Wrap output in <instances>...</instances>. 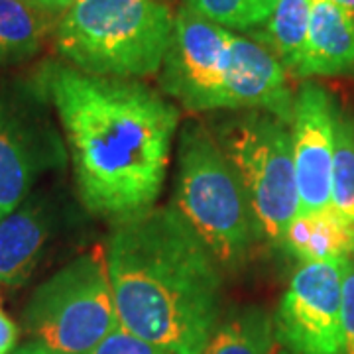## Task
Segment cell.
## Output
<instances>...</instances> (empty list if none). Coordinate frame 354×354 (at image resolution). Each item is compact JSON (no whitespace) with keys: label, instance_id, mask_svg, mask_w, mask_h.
Listing matches in <instances>:
<instances>
[{"label":"cell","instance_id":"5b68a950","mask_svg":"<svg viewBox=\"0 0 354 354\" xmlns=\"http://www.w3.org/2000/svg\"><path fill=\"white\" fill-rule=\"evenodd\" d=\"M118 325L102 246L77 256L32 293L24 327L57 354H91Z\"/></svg>","mask_w":354,"mask_h":354},{"label":"cell","instance_id":"ffe728a7","mask_svg":"<svg viewBox=\"0 0 354 354\" xmlns=\"http://www.w3.org/2000/svg\"><path fill=\"white\" fill-rule=\"evenodd\" d=\"M91 354H171L165 348H160L152 342L144 341L132 335L120 323L114 327L111 335H106L102 342Z\"/></svg>","mask_w":354,"mask_h":354},{"label":"cell","instance_id":"4316f807","mask_svg":"<svg viewBox=\"0 0 354 354\" xmlns=\"http://www.w3.org/2000/svg\"><path fill=\"white\" fill-rule=\"evenodd\" d=\"M165 2H167V0H165Z\"/></svg>","mask_w":354,"mask_h":354},{"label":"cell","instance_id":"9a60e30c","mask_svg":"<svg viewBox=\"0 0 354 354\" xmlns=\"http://www.w3.org/2000/svg\"><path fill=\"white\" fill-rule=\"evenodd\" d=\"M57 22L59 16L38 10L26 0H0V69L38 55Z\"/></svg>","mask_w":354,"mask_h":354},{"label":"cell","instance_id":"d6986e66","mask_svg":"<svg viewBox=\"0 0 354 354\" xmlns=\"http://www.w3.org/2000/svg\"><path fill=\"white\" fill-rule=\"evenodd\" d=\"M195 12L207 20L232 30H252V0H185Z\"/></svg>","mask_w":354,"mask_h":354},{"label":"cell","instance_id":"8992f818","mask_svg":"<svg viewBox=\"0 0 354 354\" xmlns=\"http://www.w3.org/2000/svg\"><path fill=\"white\" fill-rule=\"evenodd\" d=\"M211 132L241 177L262 239L279 244L299 213L290 124L266 111H244Z\"/></svg>","mask_w":354,"mask_h":354},{"label":"cell","instance_id":"5bb4252c","mask_svg":"<svg viewBox=\"0 0 354 354\" xmlns=\"http://www.w3.org/2000/svg\"><path fill=\"white\" fill-rule=\"evenodd\" d=\"M279 246L304 264L351 258L354 256V225L330 207L319 213H297Z\"/></svg>","mask_w":354,"mask_h":354},{"label":"cell","instance_id":"7a4b0ae2","mask_svg":"<svg viewBox=\"0 0 354 354\" xmlns=\"http://www.w3.org/2000/svg\"><path fill=\"white\" fill-rule=\"evenodd\" d=\"M118 323L171 354H203L221 321L223 268L174 205L116 221L104 246Z\"/></svg>","mask_w":354,"mask_h":354},{"label":"cell","instance_id":"3957f363","mask_svg":"<svg viewBox=\"0 0 354 354\" xmlns=\"http://www.w3.org/2000/svg\"><path fill=\"white\" fill-rule=\"evenodd\" d=\"M174 24L165 0H77L51 39L65 64L83 73L136 79L160 73Z\"/></svg>","mask_w":354,"mask_h":354},{"label":"cell","instance_id":"ac0fdd59","mask_svg":"<svg viewBox=\"0 0 354 354\" xmlns=\"http://www.w3.org/2000/svg\"><path fill=\"white\" fill-rule=\"evenodd\" d=\"M330 209L354 225V118L342 113L335 116Z\"/></svg>","mask_w":354,"mask_h":354},{"label":"cell","instance_id":"4fadbf2b","mask_svg":"<svg viewBox=\"0 0 354 354\" xmlns=\"http://www.w3.org/2000/svg\"><path fill=\"white\" fill-rule=\"evenodd\" d=\"M295 77L354 75V16L330 0H315Z\"/></svg>","mask_w":354,"mask_h":354},{"label":"cell","instance_id":"603a6c76","mask_svg":"<svg viewBox=\"0 0 354 354\" xmlns=\"http://www.w3.org/2000/svg\"><path fill=\"white\" fill-rule=\"evenodd\" d=\"M28 4L36 6L38 10L53 14V16H62L65 10H69L77 0H26Z\"/></svg>","mask_w":354,"mask_h":354},{"label":"cell","instance_id":"d4e9b609","mask_svg":"<svg viewBox=\"0 0 354 354\" xmlns=\"http://www.w3.org/2000/svg\"><path fill=\"white\" fill-rule=\"evenodd\" d=\"M14 354H57V353H53V351H50L48 346H44V344H39V342L32 341V342H28V344H24L22 348H18Z\"/></svg>","mask_w":354,"mask_h":354},{"label":"cell","instance_id":"8fae6325","mask_svg":"<svg viewBox=\"0 0 354 354\" xmlns=\"http://www.w3.org/2000/svg\"><path fill=\"white\" fill-rule=\"evenodd\" d=\"M65 201L50 191H32L0 221V286L18 288L36 272L44 254L69 218Z\"/></svg>","mask_w":354,"mask_h":354},{"label":"cell","instance_id":"e0dca14e","mask_svg":"<svg viewBox=\"0 0 354 354\" xmlns=\"http://www.w3.org/2000/svg\"><path fill=\"white\" fill-rule=\"evenodd\" d=\"M274 319L262 307H236L223 321L205 346L203 354H274Z\"/></svg>","mask_w":354,"mask_h":354},{"label":"cell","instance_id":"52a82bcc","mask_svg":"<svg viewBox=\"0 0 354 354\" xmlns=\"http://www.w3.org/2000/svg\"><path fill=\"white\" fill-rule=\"evenodd\" d=\"M38 85L0 87V221L16 211L48 171L64 169L65 144Z\"/></svg>","mask_w":354,"mask_h":354},{"label":"cell","instance_id":"30bf717a","mask_svg":"<svg viewBox=\"0 0 354 354\" xmlns=\"http://www.w3.org/2000/svg\"><path fill=\"white\" fill-rule=\"evenodd\" d=\"M335 116L333 99L321 85L307 81L299 87L290 124L299 213H319L330 207Z\"/></svg>","mask_w":354,"mask_h":354},{"label":"cell","instance_id":"6da1fadb","mask_svg":"<svg viewBox=\"0 0 354 354\" xmlns=\"http://www.w3.org/2000/svg\"><path fill=\"white\" fill-rule=\"evenodd\" d=\"M32 81L59 118L75 191L113 223L153 207L165 183L179 111L138 79L83 73L46 62Z\"/></svg>","mask_w":354,"mask_h":354},{"label":"cell","instance_id":"277c9868","mask_svg":"<svg viewBox=\"0 0 354 354\" xmlns=\"http://www.w3.org/2000/svg\"><path fill=\"white\" fill-rule=\"evenodd\" d=\"M174 207L228 272L241 268L262 239L241 177L201 122L179 132Z\"/></svg>","mask_w":354,"mask_h":354},{"label":"cell","instance_id":"2e32d148","mask_svg":"<svg viewBox=\"0 0 354 354\" xmlns=\"http://www.w3.org/2000/svg\"><path fill=\"white\" fill-rule=\"evenodd\" d=\"M313 2L315 0H278L264 22L248 30L252 39L266 46L291 73L304 53Z\"/></svg>","mask_w":354,"mask_h":354},{"label":"cell","instance_id":"9c48e42d","mask_svg":"<svg viewBox=\"0 0 354 354\" xmlns=\"http://www.w3.org/2000/svg\"><path fill=\"white\" fill-rule=\"evenodd\" d=\"M346 258L304 264L291 278L274 317L290 354H342V270Z\"/></svg>","mask_w":354,"mask_h":354},{"label":"cell","instance_id":"7c38bea8","mask_svg":"<svg viewBox=\"0 0 354 354\" xmlns=\"http://www.w3.org/2000/svg\"><path fill=\"white\" fill-rule=\"evenodd\" d=\"M293 101L286 67L260 41L246 36H232L227 73L228 111H266L286 124L293 118Z\"/></svg>","mask_w":354,"mask_h":354},{"label":"cell","instance_id":"cb8c5ba5","mask_svg":"<svg viewBox=\"0 0 354 354\" xmlns=\"http://www.w3.org/2000/svg\"><path fill=\"white\" fill-rule=\"evenodd\" d=\"M278 0H252V12H254V24L260 26L266 18L272 14V10L276 8ZM254 26V28H256Z\"/></svg>","mask_w":354,"mask_h":354},{"label":"cell","instance_id":"ba28073f","mask_svg":"<svg viewBox=\"0 0 354 354\" xmlns=\"http://www.w3.org/2000/svg\"><path fill=\"white\" fill-rule=\"evenodd\" d=\"M232 32L183 4L160 69L165 95L193 113L225 109Z\"/></svg>","mask_w":354,"mask_h":354},{"label":"cell","instance_id":"44dd1931","mask_svg":"<svg viewBox=\"0 0 354 354\" xmlns=\"http://www.w3.org/2000/svg\"><path fill=\"white\" fill-rule=\"evenodd\" d=\"M342 354H354V256L342 270Z\"/></svg>","mask_w":354,"mask_h":354},{"label":"cell","instance_id":"484cf974","mask_svg":"<svg viewBox=\"0 0 354 354\" xmlns=\"http://www.w3.org/2000/svg\"><path fill=\"white\" fill-rule=\"evenodd\" d=\"M330 2L337 4V6H341L342 10H346V12L354 16V0H330Z\"/></svg>","mask_w":354,"mask_h":354},{"label":"cell","instance_id":"7402d4cb","mask_svg":"<svg viewBox=\"0 0 354 354\" xmlns=\"http://www.w3.org/2000/svg\"><path fill=\"white\" fill-rule=\"evenodd\" d=\"M18 342V327L10 317L0 309V354H10Z\"/></svg>","mask_w":354,"mask_h":354}]
</instances>
